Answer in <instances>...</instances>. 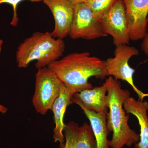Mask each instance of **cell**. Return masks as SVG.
<instances>
[{
  "instance_id": "obj_16",
  "label": "cell",
  "mask_w": 148,
  "mask_h": 148,
  "mask_svg": "<svg viewBox=\"0 0 148 148\" xmlns=\"http://www.w3.org/2000/svg\"><path fill=\"white\" fill-rule=\"evenodd\" d=\"M24 1H29L34 3H38L42 1V0H0V5L6 3L12 6L13 8V16L10 24L13 27H16L19 21L17 12V7L19 3Z\"/></svg>"
},
{
  "instance_id": "obj_4",
  "label": "cell",
  "mask_w": 148,
  "mask_h": 148,
  "mask_svg": "<svg viewBox=\"0 0 148 148\" xmlns=\"http://www.w3.org/2000/svg\"><path fill=\"white\" fill-rule=\"evenodd\" d=\"M139 54V50L134 47L128 45L116 47L114 57L105 61L103 79L106 77L112 76L115 79L126 82L136 92L139 99L143 101L144 98L148 97V93L142 92L134 84L133 77L135 70L129 64L130 58Z\"/></svg>"
},
{
  "instance_id": "obj_17",
  "label": "cell",
  "mask_w": 148,
  "mask_h": 148,
  "mask_svg": "<svg viewBox=\"0 0 148 148\" xmlns=\"http://www.w3.org/2000/svg\"><path fill=\"white\" fill-rule=\"evenodd\" d=\"M148 22V16L147 17ZM143 41L141 44V49L143 51L146 56L148 57V30L143 39Z\"/></svg>"
},
{
  "instance_id": "obj_8",
  "label": "cell",
  "mask_w": 148,
  "mask_h": 148,
  "mask_svg": "<svg viewBox=\"0 0 148 148\" xmlns=\"http://www.w3.org/2000/svg\"><path fill=\"white\" fill-rule=\"evenodd\" d=\"M130 40H142L147 31L148 0H122Z\"/></svg>"
},
{
  "instance_id": "obj_14",
  "label": "cell",
  "mask_w": 148,
  "mask_h": 148,
  "mask_svg": "<svg viewBox=\"0 0 148 148\" xmlns=\"http://www.w3.org/2000/svg\"><path fill=\"white\" fill-rule=\"evenodd\" d=\"M90 123L95 140V148H110L108 136L110 132L107 125L108 112H95L80 107Z\"/></svg>"
},
{
  "instance_id": "obj_20",
  "label": "cell",
  "mask_w": 148,
  "mask_h": 148,
  "mask_svg": "<svg viewBox=\"0 0 148 148\" xmlns=\"http://www.w3.org/2000/svg\"><path fill=\"white\" fill-rule=\"evenodd\" d=\"M3 43V42L2 40L0 39V53H1V51Z\"/></svg>"
},
{
  "instance_id": "obj_3",
  "label": "cell",
  "mask_w": 148,
  "mask_h": 148,
  "mask_svg": "<svg viewBox=\"0 0 148 148\" xmlns=\"http://www.w3.org/2000/svg\"><path fill=\"white\" fill-rule=\"evenodd\" d=\"M65 49L64 39L54 38L51 32H35L18 47L16 54L17 66L25 69L36 61L37 69L47 67L63 56Z\"/></svg>"
},
{
  "instance_id": "obj_12",
  "label": "cell",
  "mask_w": 148,
  "mask_h": 148,
  "mask_svg": "<svg viewBox=\"0 0 148 148\" xmlns=\"http://www.w3.org/2000/svg\"><path fill=\"white\" fill-rule=\"evenodd\" d=\"M123 107L126 113L136 117L140 125V140L134 145L135 148H148V102L130 97L125 101Z\"/></svg>"
},
{
  "instance_id": "obj_7",
  "label": "cell",
  "mask_w": 148,
  "mask_h": 148,
  "mask_svg": "<svg viewBox=\"0 0 148 148\" xmlns=\"http://www.w3.org/2000/svg\"><path fill=\"white\" fill-rule=\"evenodd\" d=\"M99 20L104 32L112 37L116 47L129 44L130 40L127 18L122 0H117Z\"/></svg>"
},
{
  "instance_id": "obj_5",
  "label": "cell",
  "mask_w": 148,
  "mask_h": 148,
  "mask_svg": "<svg viewBox=\"0 0 148 148\" xmlns=\"http://www.w3.org/2000/svg\"><path fill=\"white\" fill-rule=\"evenodd\" d=\"M62 83L48 67L38 69L32 103L38 113L44 115L51 110L60 94Z\"/></svg>"
},
{
  "instance_id": "obj_1",
  "label": "cell",
  "mask_w": 148,
  "mask_h": 148,
  "mask_svg": "<svg viewBox=\"0 0 148 148\" xmlns=\"http://www.w3.org/2000/svg\"><path fill=\"white\" fill-rule=\"evenodd\" d=\"M73 94L92 88L91 77L103 79L105 61L87 51L74 52L47 66Z\"/></svg>"
},
{
  "instance_id": "obj_10",
  "label": "cell",
  "mask_w": 148,
  "mask_h": 148,
  "mask_svg": "<svg viewBox=\"0 0 148 148\" xmlns=\"http://www.w3.org/2000/svg\"><path fill=\"white\" fill-rule=\"evenodd\" d=\"M65 141L59 148H95V140L90 125L85 122L79 126L73 121L65 125Z\"/></svg>"
},
{
  "instance_id": "obj_13",
  "label": "cell",
  "mask_w": 148,
  "mask_h": 148,
  "mask_svg": "<svg viewBox=\"0 0 148 148\" xmlns=\"http://www.w3.org/2000/svg\"><path fill=\"white\" fill-rule=\"evenodd\" d=\"M73 94L63 83L60 94L54 101L51 110L53 112L55 123V127L53 129V140L54 142H59L60 144L64 143L65 141L64 130L66 124H64V114L67 107L73 103Z\"/></svg>"
},
{
  "instance_id": "obj_15",
  "label": "cell",
  "mask_w": 148,
  "mask_h": 148,
  "mask_svg": "<svg viewBox=\"0 0 148 148\" xmlns=\"http://www.w3.org/2000/svg\"><path fill=\"white\" fill-rule=\"evenodd\" d=\"M117 0H84L83 3L92 11L95 17L100 19L113 6Z\"/></svg>"
},
{
  "instance_id": "obj_2",
  "label": "cell",
  "mask_w": 148,
  "mask_h": 148,
  "mask_svg": "<svg viewBox=\"0 0 148 148\" xmlns=\"http://www.w3.org/2000/svg\"><path fill=\"white\" fill-rule=\"evenodd\" d=\"M107 89V125L112 132L110 140V148L130 147L138 143L140 134L131 129L128 124L129 115L123 108L125 101L130 97L128 90L122 88L121 84L113 77L109 76L105 82Z\"/></svg>"
},
{
  "instance_id": "obj_11",
  "label": "cell",
  "mask_w": 148,
  "mask_h": 148,
  "mask_svg": "<svg viewBox=\"0 0 148 148\" xmlns=\"http://www.w3.org/2000/svg\"><path fill=\"white\" fill-rule=\"evenodd\" d=\"M107 89L105 83L102 86L85 89L73 95V103L95 112H108Z\"/></svg>"
},
{
  "instance_id": "obj_6",
  "label": "cell",
  "mask_w": 148,
  "mask_h": 148,
  "mask_svg": "<svg viewBox=\"0 0 148 148\" xmlns=\"http://www.w3.org/2000/svg\"><path fill=\"white\" fill-rule=\"evenodd\" d=\"M69 36L73 39H96L107 36L100 20L84 3L74 5L73 18Z\"/></svg>"
},
{
  "instance_id": "obj_9",
  "label": "cell",
  "mask_w": 148,
  "mask_h": 148,
  "mask_svg": "<svg viewBox=\"0 0 148 148\" xmlns=\"http://www.w3.org/2000/svg\"><path fill=\"white\" fill-rule=\"evenodd\" d=\"M53 14L54 28L52 36L64 39L69 36L74 14V5L67 0H42Z\"/></svg>"
},
{
  "instance_id": "obj_19",
  "label": "cell",
  "mask_w": 148,
  "mask_h": 148,
  "mask_svg": "<svg viewBox=\"0 0 148 148\" xmlns=\"http://www.w3.org/2000/svg\"><path fill=\"white\" fill-rule=\"evenodd\" d=\"M7 111V108L4 106L0 105V112L5 113Z\"/></svg>"
},
{
  "instance_id": "obj_18",
  "label": "cell",
  "mask_w": 148,
  "mask_h": 148,
  "mask_svg": "<svg viewBox=\"0 0 148 148\" xmlns=\"http://www.w3.org/2000/svg\"><path fill=\"white\" fill-rule=\"evenodd\" d=\"M67 1L71 3L73 5H75L79 3H83L84 0H67Z\"/></svg>"
}]
</instances>
